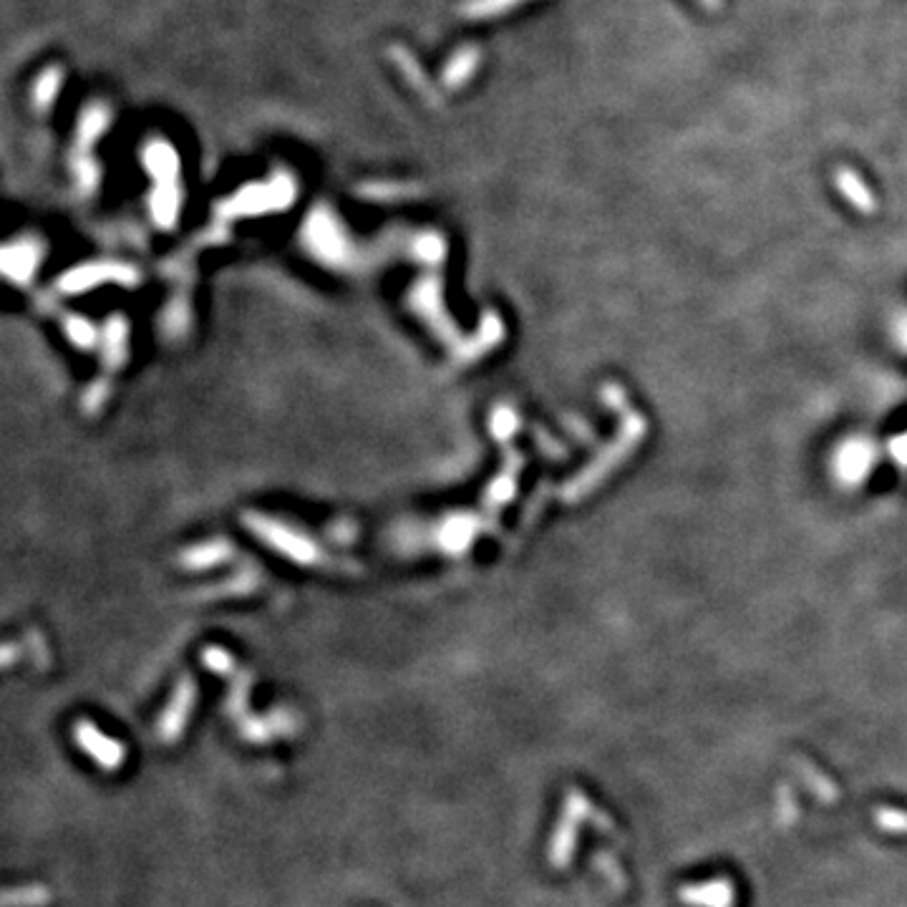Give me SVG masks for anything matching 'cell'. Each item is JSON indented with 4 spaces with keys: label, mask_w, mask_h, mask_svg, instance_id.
<instances>
[{
    "label": "cell",
    "mask_w": 907,
    "mask_h": 907,
    "mask_svg": "<svg viewBox=\"0 0 907 907\" xmlns=\"http://www.w3.org/2000/svg\"><path fill=\"white\" fill-rule=\"evenodd\" d=\"M522 3H527V0H467L462 6V16L469 18V21H484V18L514 11Z\"/></svg>",
    "instance_id": "6"
},
{
    "label": "cell",
    "mask_w": 907,
    "mask_h": 907,
    "mask_svg": "<svg viewBox=\"0 0 907 907\" xmlns=\"http://www.w3.org/2000/svg\"><path fill=\"white\" fill-rule=\"evenodd\" d=\"M48 902V890L43 885L21 887V890H11L6 895V905H21V907H38Z\"/></svg>",
    "instance_id": "8"
},
{
    "label": "cell",
    "mask_w": 907,
    "mask_h": 907,
    "mask_svg": "<svg viewBox=\"0 0 907 907\" xmlns=\"http://www.w3.org/2000/svg\"><path fill=\"white\" fill-rule=\"evenodd\" d=\"M74 741L84 754H89L96 761V766L109 774L119 771L126 761V746L111 736L101 734L91 721H76Z\"/></svg>",
    "instance_id": "1"
},
{
    "label": "cell",
    "mask_w": 907,
    "mask_h": 907,
    "mask_svg": "<svg viewBox=\"0 0 907 907\" xmlns=\"http://www.w3.org/2000/svg\"><path fill=\"white\" fill-rule=\"evenodd\" d=\"M388 56H391V61L396 63V69H399L401 74H404V79L409 81L411 89H414L416 94L421 96V99L429 101L431 106L439 104V101H441L439 99V91H436V86L429 81L426 71H421L419 61H416V56L409 51V48L399 46V43H394V46L388 48Z\"/></svg>",
    "instance_id": "3"
},
{
    "label": "cell",
    "mask_w": 907,
    "mask_h": 907,
    "mask_svg": "<svg viewBox=\"0 0 907 907\" xmlns=\"http://www.w3.org/2000/svg\"><path fill=\"white\" fill-rule=\"evenodd\" d=\"M61 86H63V69L51 66V69L43 71V74L38 76L36 86H33V101H36V109L46 111L48 106L56 101Z\"/></svg>",
    "instance_id": "7"
},
{
    "label": "cell",
    "mask_w": 907,
    "mask_h": 907,
    "mask_svg": "<svg viewBox=\"0 0 907 907\" xmlns=\"http://www.w3.org/2000/svg\"><path fill=\"white\" fill-rule=\"evenodd\" d=\"M834 182H837V189L847 197L852 207H857L860 212H875V194L870 192L865 182H862L860 174H855L852 169H837L834 174Z\"/></svg>",
    "instance_id": "5"
},
{
    "label": "cell",
    "mask_w": 907,
    "mask_h": 907,
    "mask_svg": "<svg viewBox=\"0 0 907 907\" xmlns=\"http://www.w3.org/2000/svg\"><path fill=\"white\" fill-rule=\"evenodd\" d=\"M192 701H194V688H192V683L187 681L184 686L177 688L172 703H169V708L164 711L162 719H159V724H157V734L164 744H174V741L184 734V724H187V716H189V711H192Z\"/></svg>",
    "instance_id": "2"
},
{
    "label": "cell",
    "mask_w": 907,
    "mask_h": 907,
    "mask_svg": "<svg viewBox=\"0 0 907 907\" xmlns=\"http://www.w3.org/2000/svg\"><path fill=\"white\" fill-rule=\"evenodd\" d=\"M698 3H701V6H706V8H711V11H716V8L721 6V0H698Z\"/></svg>",
    "instance_id": "9"
},
{
    "label": "cell",
    "mask_w": 907,
    "mask_h": 907,
    "mask_svg": "<svg viewBox=\"0 0 907 907\" xmlns=\"http://www.w3.org/2000/svg\"><path fill=\"white\" fill-rule=\"evenodd\" d=\"M479 61H482V51H479L477 46L459 48V51L449 58V63H446L444 74H441V86H444L446 91H457L462 89V86H467L469 79L477 74Z\"/></svg>",
    "instance_id": "4"
}]
</instances>
